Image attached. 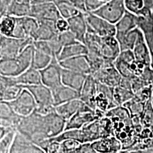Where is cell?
Segmentation results:
<instances>
[{
    "label": "cell",
    "mask_w": 153,
    "mask_h": 153,
    "mask_svg": "<svg viewBox=\"0 0 153 153\" xmlns=\"http://www.w3.org/2000/svg\"><path fill=\"white\" fill-rule=\"evenodd\" d=\"M52 59V56L34 48L31 67L36 70L41 71V70L47 68L51 64Z\"/></svg>",
    "instance_id": "obj_28"
},
{
    "label": "cell",
    "mask_w": 153,
    "mask_h": 153,
    "mask_svg": "<svg viewBox=\"0 0 153 153\" xmlns=\"http://www.w3.org/2000/svg\"><path fill=\"white\" fill-rule=\"evenodd\" d=\"M16 114L22 117L30 116L37 108L35 99L27 89L24 88L22 92L15 100L8 102Z\"/></svg>",
    "instance_id": "obj_9"
},
{
    "label": "cell",
    "mask_w": 153,
    "mask_h": 153,
    "mask_svg": "<svg viewBox=\"0 0 153 153\" xmlns=\"http://www.w3.org/2000/svg\"><path fill=\"white\" fill-rule=\"evenodd\" d=\"M31 4H22L13 1L9 7L7 15L14 17L30 16Z\"/></svg>",
    "instance_id": "obj_32"
},
{
    "label": "cell",
    "mask_w": 153,
    "mask_h": 153,
    "mask_svg": "<svg viewBox=\"0 0 153 153\" xmlns=\"http://www.w3.org/2000/svg\"><path fill=\"white\" fill-rule=\"evenodd\" d=\"M135 97V94L132 90L126 89L120 86L114 88V99L118 106H123L124 104Z\"/></svg>",
    "instance_id": "obj_33"
},
{
    "label": "cell",
    "mask_w": 153,
    "mask_h": 153,
    "mask_svg": "<svg viewBox=\"0 0 153 153\" xmlns=\"http://www.w3.org/2000/svg\"><path fill=\"white\" fill-rule=\"evenodd\" d=\"M55 27H56L57 31L58 34L68 31V30H69L68 21L67 19L61 17L60 19H59L55 22Z\"/></svg>",
    "instance_id": "obj_39"
},
{
    "label": "cell",
    "mask_w": 153,
    "mask_h": 153,
    "mask_svg": "<svg viewBox=\"0 0 153 153\" xmlns=\"http://www.w3.org/2000/svg\"><path fill=\"white\" fill-rule=\"evenodd\" d=\"M9 153H45L38 145L16 131Z\"/></svg>",
    "instance_id": "obj_13"
},
{
    "label": "cell",
    "mask_w": 153,
    "mask_h": 153,
    "mask_svg": "<svg viewBox=\"0 0 153 153\" xmlns=\"http://www.w3.org/2000/svg\"><path fill=\"white\" fill-rule=\"evenodd\" d=\"M61 67L64 69L72 70L89 75L91 74V65L87 55H79L60 62Z\"/></svg>",
    "instance_id": "obj_16"
},
{
    "label": "cell",
    "mask_w": 153,
    "mask_h": 153,
    "mask_svg": "<svg viewBox=\"0 0 153 153\" xmlns=\"http://www.w3.org/2000/svg\"><path fill=\"white\" fill-rule=\"evenodd\" d=\"M87 76V74L62 68V83L65 86L75 89L80 93Z\"/></svg>",
    "instance_id": "obj_18"
},
{
    "label": "cell",
    "mask_w": 153,
    "mask_h": 153,
    "mask_svg": "<svg viewBox=\"0 0 153 153\" xmlns=\"http://www.w3.org/2000/svg\"><path fill=\"white\" fill-rule=\"evenodd\" d=\"M92 75L97 82L113 88L119 86L122 79V76L115 68L114 65L105 67L94 72Z\"/></svg>",
    "instance_id": "obj_12"
},
{
    "label": "cell",
    "mask_w": 153,
    "mask_h": 153,
    "mask_svg": "<svg viewBox=\"0 0 153 153\" xmlns=\"http://www.w3.org/2000/svg\"><path fill=\"white\" fill-rule=\"evenodd\" d=\"M22 87L27 89L33 96L37 104L36 111L38 114L46 116L55 111V106L51 89L45 87L43 84L38 85L25 86Z\"/></svg>",
    "instance_id": "obj_4"
},
{
    "label": "cell",
    "mask_w": 153,
    "mask_h": 153,
    "mask_svg": "<svg viewBox=\"0 0 153 153\" xmlns=\"http://www.w3.org/2000/svg\"><path fill=\"white\" fill-rule=\"evenodd\" d=\"M62 68L57 57L55 56L53 57L51 64L47 68L40 71L42 84L51 89L62 85Z\"/></svg>",
    "instance_id": "obj_10"
},
{
    "label": "cell",
    "mask_w": 153,
    "mask_h": 153,
    "mask_svg": "<svg viewBox=\"0 0 153 153\" xmlns=\"http://www.w3.org/2000/svg\"><path fill=\"white\" fill-rule=\"evenodd\" d=\"M115 25L116 28V34L121 35L128 33L129 31L137 27V16L126 11L121 19Z\"/></svg>",
    "instance_id": "obj_27"
},
{
    "label": "cell",
    "mask_w": 153,
    "mask_h": 153,
    "mask_svg": "<svg viewBox=\"0 0 153 153\" xmlns=\"http://www.w3.org/2000/svg\"><path fill=\"white\" fill-rule=\"evenodd\" d=\"M64 128V120L56 111L46 116L34 111L30 116L22 118L16 131L38 145L45 140L60 135Z\"/></svg>",
    "instance_id": "obj_1"
},
{
    "label": "cell",
    "mask_w": 153,
    "mask_h": 153,
    "mask_svg": "<svg viewBox=\"0 0 153 153\" xmlns=\"http://www.w3.org/2000/svg\"><path fill=\"white\" fill-rule=\"evenodd\" d=\"M85 18L87 24V32L93 33L100 37H116V28L115 24L90 12L85 13Z\"/></svg>",
    "instance_id": "obj_6"
},
{
    "label": "cell",
    "mask_w": 153,
    "mask_h": 153,
    "mask_svg": "<svg viewBox=\"0 0 153 153\" xmlns=\"http://www.w3.org/2000/svg\"><path fill=\"white\" fill-rule=\"evenodd\" d=\"M23 88L21 85H13L4 89H0V100L1 101L10 102L15 100L22 92Z\"/></svg>",
    "instance_id": "obj_34"
},
{
    "label": "cell",
    "mask_w": 153,
    "mask_h": 153,
    "mask_svg": "<svg viewBox=\"0 0 153 153\" xmlns=\"http://www.w3.org/2000/svg\"><path fill=\"white\" fill-rule=\"evenodd\" d=\"M13 0H0V17L7 15L9 7Z\"/></svg>",
    "instance_id": "obj_41"
},
{
    "label": "cell",
    "mask_w": 153,
    "mask_h": 153,
    "mask_svg": "<svg viewBox=\"0 0 153 153\" xmlns=\"http://www.w3.org/2000/svg\"><path fill=\"white\" fill-rule=\"evenodd\" d=\"M55 106H59L68 101L80 99V93L75 89L61 85L51 89Z\"/></svg>",
    "instance_id": "obj_20"
},
{
    "label": "cell",
    "mask_w": 153,
    "mask_h": 153,
    "mask_svg": "<svg viewBox=\"0 0 153 153\" xmlns=\"http://www.w3.org/2000/svg\"><path fill=\"white\" fill-rule=\"evenodd\" d=\"M69 30L74 34L76 41L85 44V37L87 34V24L85 12H79V14L68 19Z\"/></svg>",
    "instance_id": "obj_15"
},
{
    "label": "cell",
    "mask_w": 153,
    "mask_h": 153,
    "mask_svg": "<svg viewBox=\"0 0 153 153\" xmlns=\"http://www.w3.org/2000/svg\"><path fill=\"white\" fill-rule=\"evenodd\" d=\"M58 39L60 41L61 45L63 47L68 46V45H72V44L77 43L75 36L70 31V30L64 33L58 34Z\"/></svg>",
    "instance_id": "obj_37"
},
{
    "label": "cell",
    "mask_w": 153,
    "mask_h": 153,
    "mask_svg": "<svg viewBox=\"0 0 153 153\" xmlns=\"http://www.w3.org/2000/svg\"><path fill=\"white\" fill-rule=\"evenodd\" d=\"M125 0H111L92 12L113 24H116L126 12Z\"/></svg>",
    "instance_id": "obj_7"
},
{
    "label": "cell",
    "mask_w": 153,
    "mask_h": 153,
    "mask_svg": "<svg viewBox=\"0 0 153 153\" xmlns=\"http://www.w3.org/2000/svg\"><path fill=\"white\" fill-rule=\"evenodd\" d=\"M126 10L137 16L152 14L153 0H125Z\"/></svg>",
    "instance_id": "obj_19"
},
{
    "label": "cell",
    "mask_w": 153,
    "mask_h": 153,
    "mask_svg": "<svg viewBox=\"0 0 153 153\" xmlns=\"http://www.w3.org/2000/svg\"><path fill=\"white\" fill-rule=\"evenodd\" d=\"M62 18L68 19L76 16L81 12L76 7L64 0H53Z\"/></svg>",
    "instance_id": "obj_29"
},
{
    "label": "cell",
    "mask_w": 153,
    "mask_h": 153,
    "mask_svg": "<svg viewBox=\"0 0 153 153\" xmlns=\"http://www.w3.org/2000/svg\"><path fill=\"white\" fill-rule=\"evenodd\" d=\"M91 145L97 153H116L123 150L121 143L115 136L100 139Z\"/></svg>",
    "instance_id": "obj_21"
},
{
    "label": "cell",
    "mask_w": 153,
    "mask_h": 153,
    "mask_svg": "<svg viewBox=\"0 0 153 153\" xmlns=\"http://www.w3.org/2000/svg\"><path fill=\"white\" fill-rule=\"evenodd\" d=\"M85 45L89 53L104 57L107 60L115 62L120 55V48L116 37H100L93 33L87 32Z\"/></svg>",
    "instance_id": "obj_2"
},
{
    "label": "cell",
    "mask_w": 153,
    "mask_h": 153,
    "mask_svg": "<svg viewBox=\"0 0 153 153\" xmlns=\"http://www.w3.org/2000/svg\"><path fill=\"white\" fill-rule=\"evenodd\" d=\"M89 110H91V108H89L80 99H74V100L55 106L56 112L67 121L74 116L76 113L82 111Z\"/></svg>",
    "instance_id": "obj_14"
},
{
    "label": "cell",
    "mask_w": 153,
    "mask_h": 153,
    "mask_svg": "<svg viewBox=\"0 0 153 153\" xmlns=\"http://www.w3.org/2000/svg\"><path fill=\"white\" fill-rule=\"evenodd\" d=\"M152 14H153V9H152Z\"/></svg>",
    "instance_id": "obj_47"
},
{
    "label": "cell",
    "mask_w": 153,
    "mask_h": 153,
    "mask_svg": "<svg viewBox=\"0 0 153 153\" xmlns=\"http://www.w3.org/2000/svg\"><path fill=\"white\" fill-rule=\"evenodd\" d=\"M97 92V82L92 74H89L80 92V99L89 108L95 110V97Z\"/></svg>",
    "instance_id": "obj_17"
},
{
    "label": "cell",
    "mask_w": 153,
    "mask_h": 153,
    "mask_svg": "<svg viewBox=\"0 0 153 153\" xmlns=\"http://www.w3.org/2000/svg\"><path fill=\"white\" fill-rule=\"evenodd\" d=\"M13 1H16V2L22 4H31L33 0H13Z\"/></svg>",
    "instance_id": "obj_45"
},
{
    "label": "cell",
    "mask_w": 153,
    "mask_h": 153,
    "mask_svg": "<svg viewBox=\"0 0 153 153\" xmlns=\"http://www.w3.org/2000/svg\"><path fill=\"white\" fill-rule=\"evenodd\" d=\"M123 153H153V147L152 148L144 149V150H122Z\"/></svg>",
    "instance_id": "obj_43"
},
{
    "label": "cell",
    "mask_w": 153,
    "mask_h": 153,
    "mask_svg": "<svg viewBox=\"0 0 153 153\" xmlns=\"http://www.w3.org/2000/svg\"></svg>",
    "instance_id": "obj_48"
},
{
    "label": "cell",
    "mask_w": 153,
    "mask_h": 153,
    "mask_svg": "<svg viewBox=\"0 0 153 153\" xmlns=\"http://www.w3.org/2000/svg\"><path fill=\"white\" fill-rule=\"evenodd\" d=\"M80 144L81 143L74 140H65L60 143L59 153H74Z\"/></svg>",
    "instance_id": "obj_36"
},
{
    "label": "cell",
    "mask_w": 153,
    "mask_h": 153,
    "mask_svg": "<svg viewBox=\"0 0 153 153\" xmlns=\"http://www.w3.org/2000/svg\"><path fill=\"white\" fill-rule=\"evenodd\" d=\"M33 43L31 38L18 39L0 35V60L16 58L26 48L33 45Z\"/></svg>",
    "instance_id": "obj_5"
},
{
    "label": "cell",
    "mask_w": 153,
    "mask_h": 153,
    "mask_svg": "<svg viewBox=\"0 0 153 153\" xmlns=\"http://www.w3.org/2000/svg\"><path fill=\"white\" fill-rule=\"evenodd\" d=\"M15 82L17 85L25 87V86L38 85L42 84L41 72L30 67L26 71L23 72L20 75L14 77Z\"/></svg>",
    "instance_id": "obj_26"
},
{
    "label": "cell",
    "mask_w": 153,
    "mask_h": 153,
    "mask_svg": "<svg viewBox=\"0 0 153 153\" xmlns=\"http://www.w3.org/2000/svg\"><path fill=\"white\" fill-rule=\"evenodd\" d=\"M146 104L147 103L143 102L137 97H134L123 106L128 111L131 118H141L145 111Z\"/></svg>",
    "instance_id": "obj_31"
},
{
    "label": "cell",
    "mask_w": 153,
    "mask_h": 153,
    "mask_svg": "<svg viewBox=\"0 0 153 153\" xmlns=\"http://www.w3.org/2000/svg\"><path fill=\"white\" fill-rule=\"evenodd\" d=\"M33 49L30 45L16 58L0 61V75L16 77L26 71L31 67Z\"/></svg>",
    "instance_id": "obj_3"
},
{
    "label": "cell",
    "mask_w": 153,
    "mask_h": 153,
    "mask_svg": "<svg viewBox=\"0 0 153 153\" xmlns=\"http://www.w3.org/2000/svg\"><path fill=\"white\" fill-rule=\"evenodd\" d=\"M16 131V130L11 131L0 138V153H9L14 143Z\"/></svg>",
    "instance_id": "obj_35"
},
{
    "label": "cell",
    "mask_w": 153,
    "mask_h": 153,
    "mask_svg": "<svg viewBox=\"0 0 153 153\" xmlns=\"http://www.w3.org/2000/svg\"><path fill=\"white\" fill-rule=\"evenodd\" d=\"M53 2V0H33V2L31 3L32 4H45Z\"/></svg>",
    "instance_id": "obj_44"
},
{
    "label": "cell",
    "mask_w": 153,
    "mask_h": 153,
    "mask_svg": "<svg viewBox=\"0 0 153 153\" xmlns=\"http://www.w3.org/2000/svg\"><path fill=\"white\" fill-rule=\"evenodd\" d=\"M16 24V17L5 15L0 17V35L12 38Z\"/></svg>",
    "instance_id": "obj_30"
},
{
    "label": "cell",
    "mask_w": 153,
    "mask_h": 153,
    "mask_svg": "<svg viewBox=\"0 0 153 153\" xmlns=\"http://www.w3.org/2000/svg\"><path fill=\"white\" fill-rule=\"evenodd\" d=\"M116 153H123V152H122V151H120V152H116Z\"/></svg>",
    "instance_id": "obj_46"
},
{
    "label": "cell",
    "mask_w": 153,
    "mask_h": 153,
    "mask_svg": "<svg viewBox=\"0 0 153 153\" xmlns=\"http://www.w3.org/2000/svg\"><path fill=\"white\" fill-rule=\"evenodd\" d=\"M30 16L37 21L57 22L61 16L54 2L32 4Z\"/></svg>",
    "instance_id": "obj_11"
},
{
    "label": "cell",
    "mask_w": 153,
    "mask_h": 153,
    "mask_svg": "<svg viewBox=\"0 0 153 153\" xmlns=\"http://www.w3.org/2000/svg\"><path fill=\"white\" fill-rule=\"evenodd\" d=\"M89 51L86 45L77 42L68 46L63 47L62 51L57 56V59L59 62H61L74 57L87 55Z\"/></svg>",
    "instance_id": "obj_25"
},
{
    "label": "cell",
    "mask_w": 153,
    "mask_h": 153,
    "mask_svg": "<svg viewBox=\"0 0 153 153\" xmlns=\"http://www.w3.org/2000/svg\"><path fill=\"white\" fill-rule=\"evenodd\" d=\"M74 153H97L94 149L91 143H83L80 144L76 148Z\"/></svg>",
    "instance_id": "obj_40"
},
{
    "label": "cell",
    "mask_w": 153,
    "mask_h": 153,
    "mask_svg": "<svg viewBox=\"0 0 153 153\" xmlns=\"http://www.w3.org/2000/svg\"><path fill=\"white\" fill-rule=\"evenodd\" d=\"M39 23L38 29L36 30L32 39L34 41H47L53 39L58 35L55 22L51 21H38Z\"/></svg>",
    "instance_id": "obj_22"
},
{
    "label": "cell",
    "mask_w": 153,
    "mask_h": 153,
    "mask_svg": "<svg viewBox=\"0 0 153 153\" xmlns=\"http://www.w3.org/2000/svg\"><path fill=\"white\" fill-rule=\"evenodd\" d=\"M111 0H85V6L87 12L92 13L97 11Z\"/></svg>",
    "instance_id": "obj_38"
},
{
    "label": "cell",
    "mask_w": 153,
    "mask_h": 153,
    "mask_svg": "<svg viewBox=\"0 0 153 153\" xmlns=\"http://www.w3.org/2000/svg\"><path fill=\"white\" fill-rule=\"evenodd\" d=\"M143 35V32L138 27L134 28L126 34H116V38L120 45V51H133L138 38Z\"/></svg>",
    "instance_id": "obj_24"
},
{
    "label": "cell",
    "mask_w": 153,
    "mask_h": 153,
    "mask_svg": "<svg viewBox=\"0 0 153 153\" xmlns=\"http://www.w3.org/2000/svg\"><path fill=\"white\" fill-rule=\"evenodd\" d=\"M105 116L106 113L99 109L79 111L67 121L65 131L81 129L88 124L101 119Z\"/></svg>",
    "instance_id": "obj_8"
},
{
    "label": "cell",
    "mask_w": 153,
    "mask_h": 153,
    "mask_svg": "<svg viewBox=\"0 0 153 153\" xmlns=\"http://www.w3.org/2000/svg\"><path fill=\"white\" fill-rule=\"evenodd\" d=\"M64 1L74 5V7H76L80 11L87 13L85 6V0H64Z\"/></svg>",
    "instance_id": "obj_42"
},
{
    "label": "cell",
    "mask_w": 153,
    "mask_h": 153,
    "mask_svg": "<svg viewBox=\"0 0 153 153\" xmlns=\"http://www.w3.org/2000/svg\"><path fill=\"white\" fill-rule=\"evenodd\" d=\"M133 52L135 56V61L144 66L145 68L150 67L151 63V55L150 50H149L146 42H145L144 36H140L135 43V47L133 50Z\"/></svg>",
    "instance_id": "obj_23"
}]
</instances>
